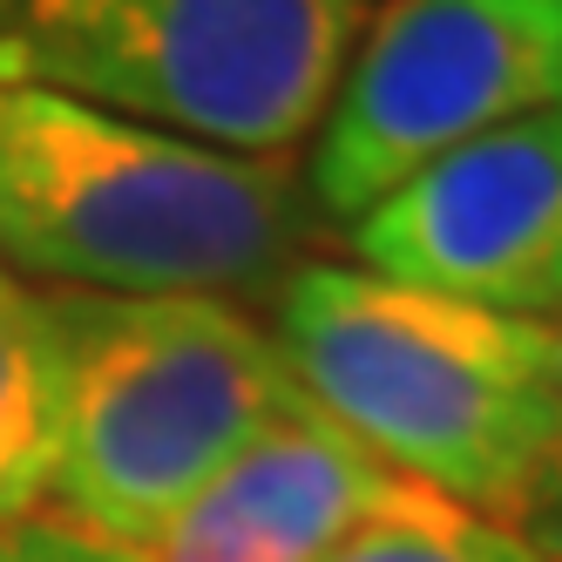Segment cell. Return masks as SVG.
Returning <instances> with one entry per match:
<instances>
[{"mask_svg": "<svg viewBox=\"0 0 562 562\" xmlns=\"http://www.w3.org/2000/svg\"><path fill=\"white\" fill-rule=\"evenodd\" d=\"M305 183L34 82H0V265L55 292L237 299L285 285Z\"/></svg>", "mask_w": 562, "mask_h": 562, "instance_id": "obj_1", "label": "cell"}, {"mask_svg": "<svg viewBox=\"0 0 562 562\" xmlns=\"http://www.w3.org/2000/svg\"><path fill=\"white\" fill-rule=\"evenodd\" d=\"M271 346L292 386L373 461L508 529L562 448L542 326L521 318L393 285L367 265H292Z\"/></svg>", "mask_w": 562, "mask_h": 562, "instance_id": "obj_2", "label": "cell"}, {"mask_svg": "<svg viewBox=\"0 0 562 562\" xmlns=\"http://www.w3.org/2000/svg\"><path fill=\"white\" fill-rule=\"evenodd\" d=\"M42 299L61 352V461L48 502L89 536L149 555L299 386L237 299Z\"/></svg>", "mask_w": 562, "mask_h": 562, "instance_id": "obj_3", "label": "cell"}, {"mask_svg": "<svg viewBox=\"0 0 562 562\" xmlns=\"http://www.w3.org/2000/svg\"><path fill=\"white\" fill-rule=\"evenodd\" d=\"M373 0H8L0 82H34L231 156L326 115Z\"/></svg>", "mask_w": 562, "mask_h": 562, "instance_id": "obj_4", "label": "cell"}, {"mask_svg": "<svg viewBox=\"0 0 562 562\" xmlns=\"http://www.w3.org/2000/svg\"><path fill=\"white\" fill-rule=\"evenodd\" d=\"M562 109V0H386L312 130L305 204L359 224L427 164Z\"/></svg>", "mask_w": 562, "mask_h": 562, "instance_id": "obj_5", "label": "cell"}, {"mask_svg": "<svg viewBox=\"0 0 562 562\" xmlns=\"http://www.w3.org/2000/svg\"><path fill=\"white\" fill-rule=\"evenodd\" d=\"M373 278L521 326H562V109L474 136L352 224Z\"/></svg>", "mask_w": 562, "mask_h": 562, "instance_id": "obj_6", "label": "cell"}, {"mask_svg": "<svg viewBox=\"0 0 562 562\" xmlns=\"http://www.w3.org/2000/svg\"><path fill=\"white\" fill-rule=\"evenodd\" d=\"M393 488L400 474L299 393L170 521L149 562H326Z\"/></svg>", "mask_w": 562, "mask_h": 562, "instance_id": "obj_7", "label": "cell"}, {"mask_svg": "<svg viewBox=\"0 0 562 562\" xmlns=\"http://www.w3.org/2000/svg\"><path fill=\"white\" fill-rule=\"evenodd\" d=\"M61 461V352L48 299L0 265V521L55 495Z\"/></svg>", "mask_w": 562, "mask_h": 562, "instance_id": "obj_8", "label": "cell"}, {"mask_svg": "<svg viewBox=\"0 0 562 562\" xmlns=\"http://www.w3.org/2000/svg\"><path fill=\"white\" fill-rule=\"evenodd\" d=\"M326 562H555V555H542L508 521L468 515L454 502L414 488V481H400L393 502L359 521Z\"/></svg>", "mask_w": 562, "mask_h": 562, "instance_id": "obj_9", "label": "cell"}, {"mask_svg": "<svg viewBox=\"0 0 562 562\" xmlns=\"http://www.w3.org/2000/svg\"><path fill=\"white\" fill-rule=\"evenodd\" d=\"M0 562H149V555L89 536L68 515H21V521H0Z\"/></svg>", "mask_w": 562, "mask_h": 562, "instance_id": "obj_10", "label": "cell"}, {"mask_svg": "<svg viewBox=\"0 0 562 562\" xmlns=\"http://www.w3.org/2000/svg\"><path fill=\"white\" fill-rule=\"evenodd\" d=\"M515 529L529 536L542 555L562 562V448L549 454V468H542V481H536V495H529V508H521Z\"/></svg>", "mask_w": 562, "mask_h": 562, "instance_id": "obj_11", "label": "cell"}, {"mask_svg": "<svg viewBox=\"0 0 562 562\" xmlns=\"http://www.w3.org/2000/svg\"><path fill=\"white\" fill-rule=\"evenodd\" d=\"M542 373H549V386L562 400V326H542Z\"/></svg>", "mask_w": 562, "mask_h": 562, "instance_id": "obj_12", "label": "cell"}, {"mask_svg": "<svg viewBox=\"0 0 562 562\" xmlns=\"http://www.w3.org/2000/svg\"><path fill=\"white\" fill-rule=\"evenodd\" d=\"M0 8H8V0H0Z\"/></svg>", "mask_w": 562, "mask_h": 562, "instance_id": "obj_13", "label": "cell"}]
</instances>
